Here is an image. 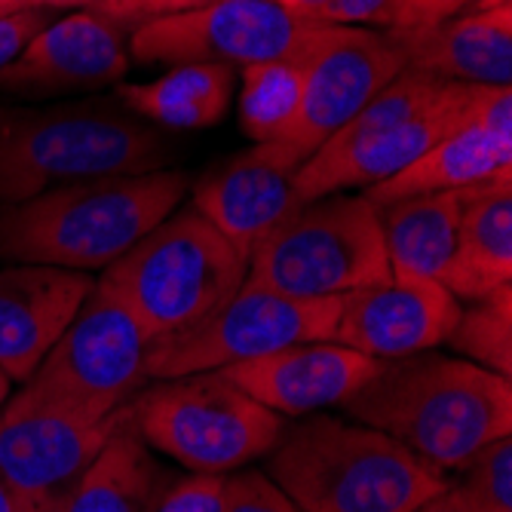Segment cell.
<instances>
[{"mask_svg":"<svg viewBox=\"0 0 512 512\" xmlns=\"http://www.w3.org/2000/svg\"><path fill=\"white\" fill-rule=\"evenodd\" d=\"M209 4H218V0H99V4H92V13H99L120 31H135L145 22L194 13Z\"/></svg>","mask_w":512,"mask_h":512,"instance_id":"cell-29","label":"cell"},{"mask_svg":"<svg viewBox=\"0 0 512 512\" xmlns=\"http://www.w3.org/2000/svg\"><path fill=\"white\" fill-rule=\"evenodd\" d=\"M445 344L460 353V359L512 378V286L476 298L470 307H460Z\"/></svg>","mask_w":512,"mask_h":512,"instance_id":"cell-26","label":"cell"},{"mask_svg":"<svg viewBox=\"0 0 512 512\" xmlns=\"http://www.w3.org/2000/svg\"><path fill=\"white\" fill-rule=\"evenodd\" d=\"M169 151L154 123L120 102L0 108V200L13 206L65 184L157 172Z\"/></svg>","mask_w":512,"mask_h":512,"instance_id":"cell-4","label":"cell"},{"mask_svg":"<svg viewBox=\"0 0 512 512\" xmlns=\"http://www.w3.org/2000/svg\"><path fill=\"white\" fill-rule=\"evenodd\" d=\"M99 0H0V7L7 13L19 10H68V7H92Z\"/></svg>","mask_w":512,"mask_h":512,"instance_id":"cell-35","label":"cell"},{"mask_svg":"<svg viewBox=\"0 0 512 512\" xmlns=\"http://www.w3.org/2000/svg\"><path fill=\"white\" fill-rule=\"evenodd\" d=\"M335 25L301 22L270 0H218L203 10L138 25L129 56L148 65L249 68L276 59H310Z\"/></svg>","mask_w":512,"mask_h":512,"instance_id":"cell-10","label":"cell"},{"mask_svg":"<svg viewBox=\"0 0 512 512\" xmlns=\"http://www.w3.org/2000/svg\"><path fill=\"white\" fill-rule=\"evenodd\" d=\"M378 365L381 359L362 356L338 341H304L227 365L221 375L279 417H310L344 405Z\"/></svg>","mask_w":512,"mask_h":512,"instance_id":"cell-16","label":"cell"},{"mask_svg":"<svg viewBox=\"0 0 512 512\" xmlns=\"http://www.w3.org/2000/svg\"><path fill=\"white\" fill-rule=\"evenodd\" d=\"M46 25H50L46 10H19L0 16V68L10 65Z\"/></svg>","mask_w":512,"mask_h":512,"instance_id":"cell-32","label":"cell"},{"mask_svg":"<svg viewBox=\"0 0 512 512\" xmlns=\"http://www.w3.org/2000/svg\"><path fill=\"white\" fill-rule=\"evenodd\" d=\"M451 491L473 512H512V436L479 448Z\"/></svg>","mask_w":512,"mask_h":512,"instance_id":"cell-27","label":"cell"},{"mask_svg":"<svg viewBox=\"0 0 512 512\" xmlns=\"http://www.w3.org/2000/svg\"><path fill=\"white\" fill-rule=\"evenodd\" d=\"M390 276L381 212L362 194L301 203L249 258L252 286L292 298H344Z\"/></svg>","mask_w":512,"mask_h":512,"instance_id":"cell-6","label":"cell"},{"mask_svg":"<svg viewBox=\"0 0 512 512\" xmlns=\"http://www.w3.org/2000/svg\"><path fill=\"white\" fill-rule=\"evenodd\" d=\"M129 421L148 448L206 476H227L267 457L286 433V417L246 396L221 371L157 381L129 402Z\"/></svg>","mask_w":512,"mask_h":512,"instance_id":"cell-7","label":"cell"},{"mask_svg":"<svg viewBox=\"0 0 512 512\" xmlns=\"http://www.w3.org/2000/svg\"><path fill=\"white\" fill-rule=\"evenodd\" d=\"M457 316L460 301L433 279L387 276L341 298L332 341L384 362L436 350L448 341Z\"/></svg>","mask_w":512,"mask_h":512,"instance_id":"cell-13","label":"cell"},{"mask_svg":"<svg viewBox=\"0 0 512 512\" xmlns=\"http://www.w3.org/2000/svg\"><path fill=\"white\" fill-rule=\"evenodd\" d=\"M457 252L445 289L476 301L512 286V172L457 191Z\"/></svg>","mask_w":512,"mask_h":512,"instance_id":"cell-20","label":"cell"},{"mask_svg":"<svg viewBox=\"0 0 512 512\" xmlns=\"http://www.w3.org/2000/svg\"><path fill=\"white\" fill-rule=\"evenodd\" d=\"M467 86L470 83H454L448 99L439 108H433L430 114L417 117L405 126H396L390 132H381L375 138H365V142H356L347 148L322 145L295 172L298 203H310L329 194H347L353 188H375V184L411 166L436 142L463 129Z\"/></svg>","mask_w":512,"mask_h":512,"instance_id":"cell-17","label":"cell"},{"mask_svg":"<svg viewBox=\"0 0 512 512\" xmlns=\"http://www.w3.org/2000/svg\"><path fill=\"white\" fill-rule=\"evenodd\" d=\"M175 476L126 421L89 463L59 512H157Z\"/></svg>","mask_w":512,"mask_h":512,"instance_id":"cell-22","label":"cell"},{"mask_svg":"<svg viewBox=\"0 0 512 512\" xmlns=\"http://www.w3.org/2000/svg\"><path fill=\"white\" fill-rule=\"evenodd\" d=\"M123 31L99 13H71L46 25L25 50L0 68V96L56 99L117 83L129 71Z\"/></svg>","mask_w":512,"mask_h":512,"instance_id":"cell-15","label":"cell"},{"mask_svg":"<svg viewBox=\"0 0 512 512\" xmlns=\"http://www.w3.org/2000/svg\"><path fill=\"white\" fill-rule=\"evenodd\" d=\"M341 298H292L249 279L221 307L194 325L151 341L145 359L148 381H172L221 371L304 341H332Z\"/></svg>","mask_w":512,"mask_h":512,"instance_id":"cell-9","label":"cell"},{"mask_svg":"<svg viewBox=\"0 0 512 512\" xmlns=\"http://www.w3.org/2000/svg\"><path fill=\"white\" fill-rule=\"evenodd\" d=\"M402 71L405 62L390 34L335 25L307 59L301 105L273 142L304 163Z\"/></svg>","mask_w":512,"mask_h":512,"instance_id":"cell-11","label":"cell"},{"mask_svg":"<svg viewBox=\"0 0 512 512\" xmlns=\"http://www.w3.org/2000/svg\"><path fill=\"white\" fill-rule=\"evenodd\" d=\"M148 347L151 338L135 316L96 283L16 396L74 421L99 424L148 384Z\"/></svg>","mask_w":512,"mask_h":512,"instance_id":"cell-8","label":"cell"},{"mask_svg":"<svg viewBox=\"0 0 512 512\" xmlns=\"http://www.w3.org/2000/svg\"><path fill=\"white\" fill-rule=\"evenodd\" d=\"M476 4L479 0H387L381 25H387L390 31L430 28L454 16H463V10H473Z\"/></svg>","mask_w":512,"mask_h":512,"instance_id":"cell-30","label":"cell"},{"mask_svg":"<svg viewBox=\"0 0 512 512\" xmlns=\"http://www.w3.org/2000/svg\"><path fill=\"white\" fill-rule=\"evenodd\" d=\"M387 34L405 68L476 86H509L512 80V4Z\"/></svg>","mask_w":512,"mask_h":512,"instance_id":"cell-19","label":"cell"},{"mask_svg":"<svg viewBox=\"0 0 512 512\" xmlns=\"http://www.w3.org/2000/svg\"><path fill=\"white\" fill-rule=\"evenodd\" d=\"M417 512H473V509L463 506V500H460V497L451 491V485H448L445 491H439L433 500H427Z\"/></svg>","mask_w":512,"mask_h":512,"instance_id":"cell-37","label":"cell"},{"mask_svg":"<svg viewBox=\"0 0 512 512\" xmlns=\"http://www.w3.org/2000/svg\"><path fill=\"white\" fill-rule=\"evenodd\" d=\"M237 71L230 65L194 62L175 65L151 83L117 86V102L157 126L169 129H206L224 120L234 99Z\"/></svg>","mask_w":512,"mask_h":512,"instance_id":"cell-24","label":"cell"},{"mask_svg":"<svg viewBox=\"0 0 512 512\" xmlns=\"http://www.w3.org/2000/svg\"><path fill=\"white\" fill-rule=\"evenodd\" d=\"M509 381L470 359L424 350L384 359L344 408L445 473L460 470L488 442L512 436Z\"/></svg>","mask_w":512,"mask_h":512,"instance_id":"cell-1","label":"cell"},{"mask_svg":"<svg viewBox=\"0 0 512 512\" xmlns=\"http://www.w3.org/2000/svg\"><path fill=\"white\" fill-rule=\"evenodd\" d=\"M89 273L10 264L0 267V371L28 381L92 292Z\"/></svg>","mask_w":512,"mask_h":512,"instance_id":"cell-18","label":"cell"},{"mask_svg":"<svg viewBox=\"0 0 512 512\" xmlns=\"http://www.w3.org/2000/svg\"><path fill=\"white\" fill-rule=\"evenodd\" d=\"M304 74L307 59H276L243 68L240 126L252 142H273L292 123L301 105Z\"/></svg>","mask_w":512,"mask_h":512,"instance_id":"cell-25","label":"cell"},{"mask_svg":"<svg viewBox=\"0 0 512 512\" xmlns=\"http://www.w3.org/2000/svg\"><path fill=\"white\" fill-rule=\"evenodd\" d=\"M512 172V135H497L485 129H457L411 166L393 178L365 188V200L375 206H390L396 200L463 191L470 184Z\"/></svg>","mask_w":512,"mask_h":512,"instance_id":"cell-21","label":"cell"},{"mask_svg":"<svg viewBox=\"0 0 512 512\" xmlns=\"http://www.w3.org/2000/svg\"><path fill=\"white\" fill-rule=\"evenodd\" d=\"M249 273V261L194 209L163 218L123 258L102 270L114 295L151 341L181 332L221 307Z\"/></svg>","mask_w":512,"mask_h":512,"instance_id":"cell-5","label":"cell"},{"mask_svg":"<svg viewBox=\"0 0 512 512\" xmlns=\"http://www.w3.org/2000/svg\"><path fill=\"white\" fill-rule=\"evenodd\" d=\"M298 166L301 160L279 142H255L215 166L194 188L191 206L249 261L258 243L301 206L295 197Z\"/></svg>","mask_w":512,"mask_h":512,"instance_id":"cell-14","label":"cell"},{"mask_svg":"<svg viewBox=\"0 0 512 512\" xmlns=\"http://www.w3.org/2000/svg\"><path fill=\"white\" fill-rule=\"evenodd\" d=\"M390 276L433 279L445 286L457 252V191L424 194L378 206Z\"/></svg>","mask_w":512,"mask_h":512,"instance_id":"cell-23","label":"cell"},{"mask_svg":"<svg viewBox=\"0 0 512 512\" xmlns=\"http://www.w3.org/2000/svg\"><path fill=\"white\" fill-rule=\"evenodd\" d=\"M264 473L301 512H417L448 488L387 433L329 414L286 427Z\"/></svg>","mask_w":512,"mask_h":512,"instance_id":"cell-3","label":"cell"},{"mask_svg":"<svg viewBox=\"0 0 512 512\" xmlns=\"http://www.w3.org/2000/svg\"><path fill=\"white\" fill-rule=\"evenodd\" d=\"M10 390H13V381L4 375V371H0V405H4V402L10 399Z\"/></svg>","mask_w":512,"mask_h":512,"instance_id":"cell-38","label":"cell"},{"mask_svg":"<svg viewBox=\"0 0 512 512\" xmlns=\"http://www.w3.org/2000/svg\"><path fill=\"white\" fill-rule=\"evenodd\" d=\"M0 16H10V13H7V10H4V7H0Z\"/></svg>","mask_w":512,"mask_h":512,"instance_id":"cell-39","label":"cell"},{"mask_svg":"<svg viewBox=\"0 0 512 512\" xmlns=\"http://www.w3.org/2000/svg\"><path fill=\"white\" fill-rule=\"evenodd\" d=\"M126 421L129 402L99 424H83L10 396L0 405V470L37 512H59L86 467Z\"/></svg>","mask_w":512,"mask_h":512,"instance_id":"cell-12","label":"cell"},{"mask_svg":"<svg viewBox=\"0 0 512 512\" xmlns=\"http://www.w3.org/2000/svg\"><path fill=\"white\" fill-rule=\"evenodd\" d=\"M387 0H329V7L322 13L325 25H344V28H359V25H381Z\"/></svg>","mask_w":512,"mask_h":512,"instance_id":"cell-33","label":"cell"},{"mask_svg":"<svg viewBox=\"0 0 512 512\" xmlns=\"http://www.w3.org/2000/svg\"><path fill=\"white\" fill-rule=\"evenodd\" d=\"M270 4H276L279 10H286L289 16H295L301 22H322V13L329 7V0H270Z\"/></svg>","mask_w":512,"mask_h":512,"instance_id":"cell-34","label":"cell"},{"mask_svg":"<svg viewBox=\"0 0 512 512\" xmlns=\"http://www.w3.org/2000/svg\"><path fill=\"white\" fill-rule=\"evenodd\" d=\"M221 512H301L261 470L224 476Z\"/></svg>","mask_w":512,"mask_h":512,"instance_id":"cell-28","label":"cell"},{"mask_svg":"<svg viewBox=\"0 0 512 512\" xmlns=\"http://www.w3.org/2000/svg\"><path fill=\"white\" fill-rule=\"evenodd\" d=\"M221 491L224 476L191 473L188 479H175L157 512H221Z\"/></svg>","mask_w":512,"mask_h":512,"instance_id":"cell-31","label":"cell"},{"mask_svg":"<svg viewBox=\"0 0 512 512\" xmlns=\"http://www.w3.org/2000/svg\"><path fill=\"white\" fill-rule=\"evenodd\" d=\"M0 512H37V509L16 491V485L7 479L4 470H0Z\"/></svg>","mask_w":512,"mask_h":512,"instance_id":"cell-36","label":"cell"},{"mask_svg":"<svg viewBox=\"0 0 512 512\" xmlns=\"http://www.w3.org/2000/svg\"><path fill=\"white\" fill-rule=\"evenodd\" d=\"M184 191L188 175L157 169L37 194L0 212V258L77 273L108 270L178 209Z\"/></svg>","mask_w":512,"mask_h":512,"instance_id":"cell-2","label":"cell"}]
</instances>
